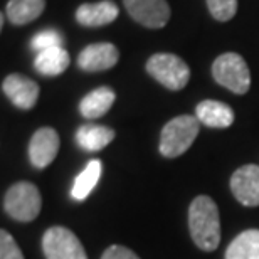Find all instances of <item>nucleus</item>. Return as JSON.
<instances>
[{
	"label": "nucleus",
	"mask_w": 259,
	"mask_h": 259,
	"mask_svg": "<svg viewBox=\"0 0 259 259\" xmlns=\"http://www.w3.org/2000/svg\"><path fill=\"white\" fill-rule=\"evenodd\" d=\"M148 74L157 79L160 84L172 91H180L187 86L190 79V69L184 59L168 53L153 54L147 61Z\"/></svg>",
	"instance_id": "obj_4"
},
{
	"label": "nucleus",
	"mask_w": 259,
	"mask_h": 259,
	"mask_svg": "<svg viewBox=\"0 0 259 259\" xmlns=\"http://www.w3.org/2000/svg\"><path fill=\"white\" fill-rule=\"evenodd\" d=\"M128 14L148 29H162L170 19L167 0H123Z\"/></svg>",
	"instance_id": "obj_7"
},
{
	"label": "nucleus",
	"mask_w": 259,
	"mask_h": 259,
	"mask_svg": "<svg viewBox=\"0 0 259 259\" xmlns=\"http://www.w3.org/2000/svg\"><path fill=\"white\" fill-rule=\"evenodd\" d=\"M101 174H103L101 160H91L84 167V170L76 177L74 184H72V190H71L72 199H76L79 202L88 199L90 194L93 192V189L100 182Z\"/></svg>",
	"instance_id": "obj_19"
},
{
	"label": "nucleus",
	"mask_w": 259,
	"mask_h": 259,
	"mask_svg": "<svg viewBox=\"0 0 259 259\" xmlns=\"http://www.w3.org/2000/svg\"><path fill=\"white\" fill-rule=\"evenodd\" d=\"M212 76L221 86L236 95H246L251 88V72L242 56L236 53L221 54L212 64Z\"/></svg>",
	"instance_id": "obj_3"
},
{
	"label": "nucleus",
	"mask_w": 259,
	"mask_h": 259,
	"mask_svg": "<svg viewBox=\"0 0 259 259\" xmlns=\"http://www.w3.org/2000/svg\"><path fill=\"white\" fill-rule=\"evenodd\" d=\"M195 116L202 125L210 128H227L234 121V111L229 105L215 100L200 101L195 108Z\"/></svg>",
	"instance_id": "obj_13"
},
{
	"label": "nucleus",
	"mask_w": 259,
	"mask_h": 259,
	"mask_svg": "<svg viewBox=\"0 0 259 259\" xmlns=\"http://www.w3.org/2000/svg\"><path fill=\"white\" fill-rule=\"evenodd\" d=\"M42 249L46 259H88L81 241L66 227L56 226L44 232Z\"/></svg>",
	"instance_id": "obj_6"
},
{
	"label": "nucleus",
	"mask_w": 259,
	"mask_h": 259,
	"mask_svg": "<svg viewBox=\"0 0 259 259\" xmlns=\"http://www.w3.org/2000/svg\"><path fill=\"white\" fill-rule=\"evenodd\" d=\"M71 58L64 48H51L37 53L34 59V67L44 76H59L67 69Z\"/></svg>",
	"instance_id": "obj_16"
},
{
	"label": "nucleus",
	"mask_w": 259,
	"mask_h": 259,
	"mask_svg": "<svg viewBox=\"0 0 259 259\" xmlns=\"http://www.w3.org/2000/svg\"><path fill=\"white\" fill-rule=\"evenodd\" d=\"M190 236L202 251H215L221 242V219L215 202L207 195L195 197L189 209Z\"/></svg>",
	"instance_id": "obj_1"
},
{
	"label": "nucleus",
	"mask_w": 259,
	"mask_h": 259,
	"mask_svg": "<svg viewBox=\"0 0 259 259\" xmlns=\"http://www.w3.org/2000/svg\"><path fill=\"white\" fill-rule=\"evenodd\" d=\"M116 100V95L111 88L101 86L96 88L95 91L88 93L79 103V111L81 115L88 118V120H98V118L105 116L113 103Z\"/></svg>",
	"instance_id": "obj_14"
},
{
	"label": "nucleus",
	"mask_w": 259,
	"mask_h": 259,
	"mask_svg": "<svg viewBox=\"0 0 259 259\" xmlns=\"http://www.w3.org/2000/svg\"><path fill=\"white\" fill-rule=\"evenodd\" d=\"M42 199L39 189L30 182H17L7 190L4 199L5 212L15 221L30 222L39 215Z\"/></svg>",
	"instance_id": "obj_5"
},
{
	"label": "nucleus",
	"mask_w": 259,
	"mask_h": 259,
	"mask_svg": "<svg viewBox=\"0 0 259 259\" xmlns=\"http://www.w3.org/2000/svg\"><path fill=\"white\" fill-rule=\"evenodd\" d=\"M59 152V135L54 128H39L29 143L30 163L37 168H46L54 162Z\"/></svg>",
	"instance_id": "obj_9"
},
{
	"label": "nucleus",
	"mask_w": 259,
	"mask_h": 259,
	"mask_svg": "<svg viewBox=\"0 0 259 259\" xmlns=\"http://www.w3.org/2000/svg\"><path fill=\"white\" fill-rule=\"evenodd\" d=\"M207 7L215 20L227 22L237 12V0H207Z\"/></svg>",
	"instance_id": "obj_21"
},
{
	"label": "nucleus",
	"mask_w": 259,
	"mask_h": 259,
	"mask_svg": "<svg viewBox=\"0 0 259 259\" xmlns=\"http://www.w3.org/2000/svg\"><path fill=\"white\" fill-rule=\"evenodd\" d=\"M113 138H115V130L95 123L81 125L76 132V143L86 152H100L113 142Z\"/></svg>",
	"instance_id": "obj_15"
},
{
	"label": "nucleus",
	"mask_w": 259,
	"mask_h": 259,
	"mask_svg": "<svg viewBox=\"0 0 259 259\" xmlns=\"http://www.w3.org/2000/svg\"><path fill=\"white\" fill-rule=\"evenodd\" d=\"M4 95L20 110H30L39 98V84L24 74H9L2 81Z\"/></svg>",
	"instance_id": "obj_10"
},
{
	"label": "nucleus",
	"mask_w": 259,
	"mask_h": 259,
	"mask_svg": "<svg viewBox=\"0 0 259 259\" xmlns=\"http://www.w3.org/2000/svg\"><path fill=\"white\" fill-rule=\"evenodd\" d=\"M118 59H120V53L115 46L110 42H98L90 44L81 51L77 58V66L88 72L106 71L115 66Z\"/></svg>",
	"instance_id": "obj_11"
},
{
	"label": "nucleus",
	"mask_w": 259,
	"mask_h": 259,
	"mask_svg": "<svg viewBox=\"0 0 259 259\" xmlns=\"http://www.w3.org/2000/svg\"><path fill=\"white\" fill-rule=\"evenodd\" d=\"M199 128L200 121L192 115H182L170 120L160 135V153L167 158L180 157L192 147L199 135Z\"/></svg>",
	"instance_id": "obj_2"
},
{
	"label": "nucleus",
	"mask_w": 259,
	"mask_h": 259,
	"mask_svg": "<svg viewBox=\"0 0 259 259\" xmlns=\"http://www.w3.org/2000/svg\"><path fill=\"white\" fill-rule=\"evenodd\" d=\"M0 259H24L17 242L7 231L0 232Z\"/></svg>",
	"instance_id": "obj_22"
},
{
	"label": "nucleus",
	"mask_w": 259,
	"mask_h": 259,
	"mask_svg": "<svg viewBox=\"0 0 259 259\" xmlns=\"http://www.w3.org/2000/svg\"><path fill=\"white\" fill-rule=\"evenodd\" d=\"M101 259H140L132 249H128L125 246L120 244H113L103 252Z\"/></svg>",
	"instance_id": "obj_23"
},
{
	"label": "nucleus",
	"mask_w": 259,
	"mask_h": 259,
	"mask_svg": "<svg viewBox=\"0 0 259 259\" xmlns=\"http://www.w3.org/2000/svg\"><path fill=\"white\" fill-rule=\"evenodd\" d=\"M231 190L242 205H259V165L247 163L237 168L231 177Z\"/></svg>",
	"instance_id": "obj_8"
},
{
	"label": "nucleus",
	"mask_w": 259,
	"mask_h": 259,
	"mask_svg": "<svg viewBox=\"0 0 259 259\" xmlns=\"http://www.w3.org/2000/svg\"><path fill=\"white\" fill-rule=\"evenodd\" d=\"M63 34L58 32L54 29H46V30H40L32 37V49H35L37 53L40 51H46V49H51V48H63Z\"/></svg>",
	"instance_id": "obj_20"
},
{
	"label": "nucleus",
	"mask_w": 259,
	"mask_h": 259,
	"mask_svg": "<svg viewBox=\"0 0 259 259\" xmlns=\"http://www.w3.org/2000/svg\"><path fill=\"white\" fill-rule=\"evenodd\" d=\"M120 15V9L111 0H101L96 4H82L76 10L77 24L84 27H101L115 22Z\"/></svg>",
	"instance_id": "obj_12"
},
{
	"label": "nucleus",
	"mask_w": 259,
	"mask_h": 259,
	"mask_svg": "<svg viewBox=\"0 0 259 259\" xmlns=\"http://www.w3.org/2000/svg\"><path fill=\"white\" fill-rule=\"evenodd\" d=\"M226 259H259V229L241 232L227 246Z\"/></svg>",
	"instance_id": "obj_18"
},
{
	"label": "nucleus",
	"mask_w": 259,
	"mask_h": 259,
	"mask_svg": "<svg viewBox=\"0 0 259 259\" xmlns=\"http://www.w3.org/2000/svg\"><path fill=\"white\" fill-rule=\"evenodd\" d=\"M46 0H9L5 14L14 25L32 22L44 12Z\"/></svg>",
	"instance_id": "obj_17"
}]
</instances>
